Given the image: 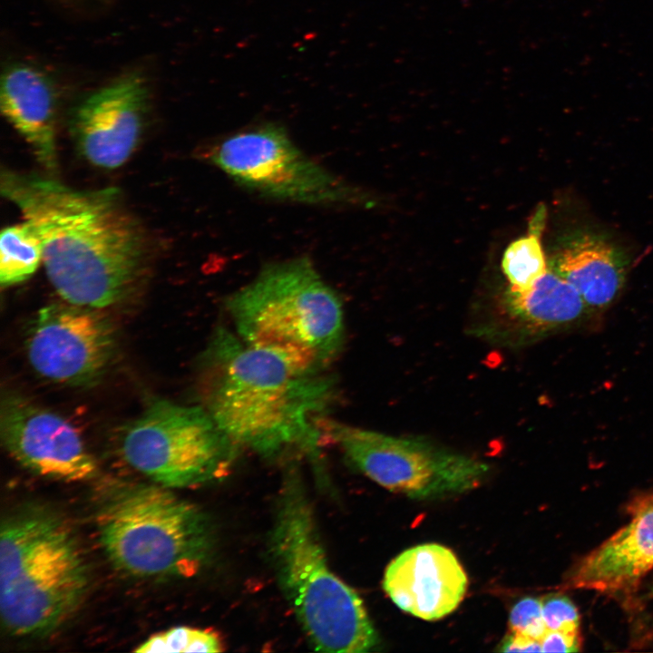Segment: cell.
Instances as JSON below:
<instances>
[{
  "label": "cell",
  "mask_w": 653,
  "mask_h": 653,
  "mask_svg": "<svg viewBox=\"0 0 653 653\" xmlns=\"http://www.w3.org/2000/svg\"><path fill=\"white\" fill-rule=\"evenodd\" d=\"M1 110L49 171L57 167L56 92L41 69L24 63L8 65L1 78Z\"/></svg>",
  "instance_id": "cell-15"
},
{
  "label": "cell",
  "mask_w": 653,
  "mask_h": 653,
  "mask_svg": "<svg viewBox=\"0 0 653 653\" xmlns=\"http://www.w3.org/2000/svg\"><path fill=\"white\" fill-rule=\"evenodd\" d=\"M204 408L239 447L272 457L313 451L334 399V379L299 369L219 327L203 357Z\"/></svg>",
  "instance_id": "cell-2"
},
{
  "label": "cell",
  "mask_w": 653,
  "mask_h": 653,
  "mask_svg": "<svg viewBox=\"0 0 653 653\" xmlns=\"http://www.w3.org/2000/svg\"><path fill=\"white\" fill-rule=\"evenodd\" d=\"M206 158L239 186L271 200L332 208L365 200L305 153L279 123L260 122L227 135L210 146Z\"/></svg>",
  "instance_id": "cell-7"
},
{
  "label": "cell",
  "mask_w": 653,
  "mask_h": 653,
  "mask_svg": "<svg viewBox=\"0 0 653 653\" xmlns=\"http://www.w3.org/2000/svg\"><path fill=\"white\" fill-rule=\"evenodd\" d=\"M283 590L316 650L368 652L377 632L357 592L330 569L313 510L296 477L285 482L270 538Z\"/></svg>",
  "instance_id": "cell-5"
},
{
  "label": "cell",
  "mask_w": 653,
  "mask_h": 653,
  "mask_svg": "<svg viewBox=\"0 0 653 653\" xmlns=\"http://www.w3.org/2000/svg\"><path fill=\"white\" fill-rule=\"evenodd\" d=\"M509 629L541 642L548 630L542 616L541 599L525 597L515 603L509 614Z\"/></svg>",
  "instance_id": "cell-21"
},
{
  "label": "cell",
  "mask_w": 653,
  "mask_h": 653,
  "mask_svg": "<svg viewBox=\"0 0 653 653\" xmlns=\"http://www.w3.org/2000/svg\"><path fill=\"white\" fill-rule=\"evenodd\" d=\"M541 645V652H577L580 647V632L547 630Z\"/></svg>",
  "instance_id": "cell-23"
},
{
  "label": "cell",
  "mask_w": 653,
  "mask_h": 653,
  "mask_svg": "<svg viewBox=\"0 0 653 653\" xmlns=\"http://www.w3.org/2000/svg\"><path fill=\"white\" fill-rule=\"evenodd\" d=\"M0 434L8 453L40 476L74 482L96 473L95 461L73 425L22 395L2 397Z\"/></svg>",
  "instance_id": "cell-11"
},
{
  "label": "cell",
  "mask_w": 653,
  "mask_h": 653,
  "mask_svg": "<svg viewBox=\"0 0 653 653\" xmlns=\"http://www.w3.org/2000/svg\"><path fill=\"white\" fill-rule=\"evenodd\" d=\"M549 265L594 308L609 305L624 280V266L616 249L593 235L573 237Z\"/></svg>",
  "instance_id": "cell-16"
},
{
  "label": "cell",
  "mask_w": 653,
  "mask_h": 653,
  "mask_svg": "<svg viewBox=\"0 0 653 653\" xmlns=\"http://www.w3.org/2000/svg\"><path fill=\"white\" fill-rule=\"evenodd\" d=\"M43 243L27 220L5 228L0 237V282L11 286L29 278L43 260Z\"/></svg>",
  "instance_id": "cell-19"
},
{
  "label": "cell",
  "mask_w": 653,
  "mask_h": 653,
  "mask_svg": "<svg viewBox=\"0 0 653 653\" xmlns=\"http://www.w3.org/2000/svg\"><path fill=\"white\" fill-rule=\"evenodd\" d=\"M544 214V209L539 210L532 219L529 233L512 242L504 251L502 268L512 291L528 289L549 268L541 244Z\"/></svg>",
  "instance_id": "cell-18"
},
{
  "label": "cell",
  "mask_w": 653,
  "mask_h": 653,
  "mask_svg": "<svg viewBox=\"0 0 653 653\" xmlns=\"http://www.w3.org/2000/svg\"><path fill=\"white\" fill-rule=\"evenodd\" d=\"M148 97L145 78L129 73L83 101L71 122L82 155L104 169L125 163L141 138Z\"/></svg>",
  "instance_id": "cell-12"
},
{
  "label": "cell",
  "mask_w": 653,
  "mask_h": 653,
  "mask_svg": "<svg viewBox=\"0 0 653 653\" xmlns=\"http://www.w3.org/2000/svg\"><path fill=\"white\" fill-rule=\"evenodd\" d=\"M223 644L219 635L211 630L180 626L151 636L134 651L152 652H220Z\"/></svg>",
  "instance_id": "cell-20"
},
{
  "label": "cell",
  "mask_w": 653,
  "mask_h": 653,
  "mask_svg": "<svg viewBox=\"0 0 653 653\" xmlns=\"http://www.w3.org/2000/svg\"><path fill=\"white\" fill-rule=\"evenodd\" d=\"M542 616L548 630L580 632V615L566 596L551 594L541 599Z\"/></svg>",
  "instance_id": "cell-22"
},
{
  "label": "cell",
  "mask_w": 653,
  "mask_h": 653,
  "mask_svg": "<svg viewBox=\"0 0 653 653\" xmlns=\"http://www.w3.org/2000/svg\"><path fill=\"white\" fill-rule=\"evenodd\" d=\"M627 511L629 523L573 568L570 587L605 593L630 590L653 568V493L636 495Z\"/></svg>",
  "instance_id": "cell-14"
},
{
  "label": "cell",
  "mask_w": 653,
  "mask_h": 653,
  "mask_svg": "<svg viewBox=\"0 0 653 653\" xmlns=\"http://www.w3.org/2000/svg\"><path fill=\"white\" fill-rule=\"evenodd\" d=\"M465 571L454 553L437 543L409 548L387 565L383 588L403 611L424 620L451 614L464 598Z\"/></svg>",
  "instance_id": "cell-13"
},
{
  "label": "cell",
  "mask_w": 653,
  "mask_h": 653,
  "mask_svg": "<svg viewBox=\"0 0 653 653\" xmlns=\"http://www.w3.org/2000/svg\"><path fill=\"white\" fill-rule=\"evenodd\" d=\"M498 650L502 652H541V645L537 640L509 631L501 641Z\"/></svg>",
  "instance_id": "cell-24"
},
{
  "label": "cell",
  "mask_w": 653,
  "mask_h": 653,
  "mask_svg": "<svg viewBox=\"0 0 653 653\" xmlns=\"http://www.w3.org/2000/svg\"><path fill=\"white\" fill-rule=\"evenodd\" d=\"M1 192L38 233L47 277L66 302L102 308L131 293L143 270L146 247L117 189L79 190L5 171Z\"/></svg>",
  "instance_id": "cell-1"
},
{
  "label": "cell",
  "mask_w": 653,
  "mask_h": 653,
  "mask_svg": "<svg viewBox=\"0 0 653 653\" xmlns=\"http://www.w3.org/2000/svg\"><path fill=\"white\" fill-rule=\"evenodd\" d=\"M504 309L522 330L541 332L572 323L587 305L579 292L549 265L547 271L528 289H508Z\"/></svg>",
  "instance_id": "cell-17"
},
{
  "label": "cell",
  "mask_w": 653,
  "mask_h": 653,
  "mask_svg": "<svg viewBox=\"0 0 653 653\" xmlns=\"http://www.w3.org/2000/svg\"><path fill=\"white\" fill-rule=\"evenodd\" d=\"M225 306L242 341L299 369L323 372L343 346L342 300L307 256L267 264Z\"/></svg>",
  "instance_id": "cell-3"
},
{
  "label": "cell",
  "mask_w": 653,
  "mask_h": 653,
  "mask_svg": "<svg viewBox=\"0 0 653 653\" xmlns=\"http://www.w3.org/2000/svg\"><path fill=\"white\" fill-rule=\"evenodd\" d=\"M0 613L8 633L43 637L83 601L87 566L73 531L55 511L29 504L2 521Z\"/></svg>",
  "instance_id": "cell-4"
},
{
  "label": "cell",
  "mask_w": 653,
  "mask_h": 653,
  "mask_svg": "<svg viewBox=\"0 0 653 653\" xmlns=\"http://www.w3.org/2000/svg\"><path fill=\"white\" fill-rule=\"evenodd\" d=\"M320 428L323 441L335 443L357 471L412 499L463 493L479 486L489 471L485 463L422 437L391 435L327 416Z\"/></svg>",
  "instance_id": "cell-9"
},
{
  "label": "cell",
  "mask_w": 653,
  "mask_h": 653,
  "mask_svg": "<svg viewBox=\"0 0 653 653\" xmlns=\"http://www.w3.org/2000/svg\"><path fill=\"white\" fill-rule=\"evenodd\" d=\"M66 303L38 311L27 333V357L46 379L73 386L92 385L113 356L114 332L94 308Z\"/></svg>",
  "instance_id": "cell-10"
},
{
  "label": "cell",
  "mask_w": 653,
  "mask_h": 653,
  "mask_svg": "<svg viewBox=\"0 0 653 653\" xmlns=\"http://www.w3.org/2000/svg\"><path fill=\"white\" fill-rule=\"evenodd\" d=\"M95 521L110 560L133 576L189 578L210 551L205 515L164 486L116 487L100 502Z\"/></svg>",
  "instance_id": "cell-6"
},
{
  "label": "cell",
  "mask_w": 653,
  "mask_h": 653,
  "mask_svg": "<svg viewBox=\"0 0 653 653\" xmlns=\"http://www.w3.org/2000/svg\"><path fill=\"white\" fill-rule=\"evenodd\" d=\"M239 448L204 407L162 399L153 400L127 425L121 439L125 461L167 488L223 478Z\"/></svg>",
  "instance_id": "cell-8"
}]
</instances>
